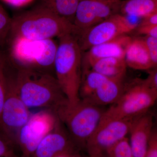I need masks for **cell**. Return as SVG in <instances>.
<instances>
[{
	"mask_svg": "<svg viewBox=\"0 0 157 157\" xmlns=\"http://www.w3.org/2000/svg\"><path fill=\"white\" fill-rule=\"evenodd\" d=\"M124 79L107 78L91 97L84 101L101 107L112 105L122 94L125 84Z\"/></svg>",
	"mask_w": 157,
	"mask_h": 157,
	"instance_id": "obj_16",
	"label": "cell"
},
{
	"mask_svg": "<svg viewBox=\"0 0 157 157\" xmlns=\"http://www.w3.org/2000/svg\"><path fill=\"white\" fill-rule=\"evenodd\" d=\"M105 110L101 106L80 100L73 105H70L68 102L55 113L79 148L85 147L88 140L100 123Z\"/></svg>",
	"mask_w": 157,
	"mask_h": 157,
	"instance_id": "obj_5",
	"label": "cell"
},
{
	"mask_svg": "<svg viewBox=\"0 0 157 157\" xmlns=\"http://www.w3.org/2000/svg\"><path fill=\"white\" fill-rule=\"evenodd\" d=\"M157 99V90L149 87L144 79L136 78L125 83L120 98L105 109L100 122L132 119L149 111Z\"/></svg>",
	"mask_w": 157,
	"mask_h": 157,
	"instance_id": "obj_6",
	"label": "cell"
},
{
	"mask_svg": "<svg viewBox=\"0 0 157 157\" xmlns=\"http://www.w3.org/2000/svg\"><path fill=\"white\" fill-rule=\"evenodd\" d=\"M13 65L17 90L29 108L43 107L55 113L68 103L55 76L52 73Z\"/></svg>",
	"mask_w": 157,
	"mask_h": 157,
	"instance_id": "obj_1",
	"label": "cell"
},
{
	"mask_svg": "<svg viewBox=\"0 0 157 157\" xmlns=\"http://www.w3.org/2000/svg\"><path fill=\"white\" fill-rule=\"evenodd\" d=\"M6 90V59L2 52H0V130L1 118Z\"/></svg>",
	"mask_w": 157,
	"mask_h": 157,
	"instance_id": "obj_22",
	"label": "cell"
},
{
	"mask_svg": "<svg viewBox=\"0 0 157 157\" xmlns=\"http://www.w3.org/2000/svg\"><path fill=\"white\" fill-rule=\"evenodd\" d=\"M71 157H82L79 156L78 154H76V155H74L73 156Z\"/></svg>",
	"mask_w": 157,
	"mask_h": 157,
	"instance_id": "obj_31",
	"label": "cell"
},
{
	"mask_svg": "<svg viewBox=\"0 0 157 157\" xmlns=\"http://www.w3.org/2000/svg\"><path fill=\"white\" fill-rule=\"evenodd\" d=\"M89 157H106L104 155H89Z\"/></svg>",
	"mask_w": 157,
	"mask_h": 157,
	"instance_id": "obj_30",
	"label": "cell"
},
{
	"mask_svg": "<svg viewBox=\"0 0 157 157\" xmlns=\"http://www.w3.org/2000/svg\"><path fill=\"white\" fill-rule=\"evenodd\" d=\"M127 67L124 59L110 57L96 61L90 66V70L107 78L124 79L126 74Z\"/></svg>",
	"mask_w": 157,
	"mask_h": 157,
	"instance_id": "obj_17",
	"label": "cell"
},
{
	"mask_svg": "<svg viewBox=\"0 0 157 157\" xmlns=\"http://www.w3.org/2000/svg\"><path fill=\"white\" fill-rule=\"evenodd\" d=\"M59 157H67V156H60Z\"/></svg>",
	"mask_w": 157,
	"mask_h": 157,
	"instance_id": "obj_32",
	"label": "cell"
},
{
	"mask_svg": "<svg viewBox=\"0 0 157 157\" xmlns=\"http://www.w3.org/2000/svg\"><path fill=\"white\" fill-rule=\"evenodd\" d=\"M31 114L17 90L15 67L6 61V90L1 115V130L15 143L17 132L27 122Z\"/></svg>",
	"mask_w": 157,
	"mask_h": 157,
	"instance_id": "obj_7",
	"label": "cell"
},
{
	"mask_svg": "<svg viewBox=\"0 0 157 157\" xmlns=\"http://www.w3.org/2000/svg\"><path fill=\"white\" fill-rule=\"evenodd\" d=\"M78 148L58 119L56 125L43 138L31 157H72Z\"/></svg>",
	"mask_w": 157,
	"mask_h": 157,
	"instance_id": "obj_12",
	"label": "cell"
},
{
	"mask_svg": "<svg viewBox=\"0 0 157 157\" xmlns=\"http://www.w3.org/2000/svg\"><path fill=\"white\" fill-rule=\"evenodd\" d=\"M58 44L53 39L35 41L23 38H9L6 47V59L17 67L32 68L51 73Z\"/></svg>",
	"mask_w": 157,
	"mask_h": 157,
	"instance_id": "obj_4",
	"label": "cell"
},
{
	"mask_svg": "<svg viewBox=\"0 0 157 157\" xmlns=\"http://www.w3.org/2000/svg\"><path fill=\"white\" fill-rule=\"evenodd\" d=\"M121 0H80L76 9L73 24L79 33L120 14Z\"/></svg>",
	"mask_w": 157,
	"mask_h": 157,
	"instance_id": "obj_11",
	"label": "cell"
},
{
	"mask_svg": "<svg viewBox=\"0 0 157 157\" xmlns=\"http://www.w3.org/2000/svg\"><path fill=\"white\" fill-rule=\"evenodd\" d=\"M80 0H39L37 5L44 7L73 24L77 6Z\"/></svg>",
	"mask_w": 157,
	"mask_h": 157,
	"instance_id": "obj_19",
	"label": "cell"
},
{
	"mask_svg": "<svg viewBox=\"0 0 157 157\" xmlns=\"http://www.w3.org/2000/svg\"><path fill=\"white\" fill-rule=\"evenodd\" d=\"M145 157H157V132L155 128L150 138Z\"/></svg>",
	"mask_w": 157,
	"mask_h": 157,
	"instance_id": "obj_25",
	"label": "cell"
},
{
	"mask_svg": "<svg viewBox=\"0 0 157 157\" xmlns=\"http://www.w3.org/2000/svg\"><path fill=\"white\" fill-rule=\"evenodd\" d=\"M157 25V12L143 17L139 25Z\"/></svg>",
	"mask_w": 157,
	"mask_h": 157,
	"instance_id": "obj_28",
	"label": "cell"
},
{
	"mask_svg": "<svg viewBox=\"0 0 157 157\" xmlns=\"http://www.w3.org/2000/svg\"><path fill=\"white\" fill-rule=\"evenodd\" d=\"M127 67L136 70H147L155 67L144 44L143 38H132L125 53Z\"/></svg>",
	"mask_w": 157,
	"mask_h": 157,
	"instance_id": "obj_15",
	"label": "cell"
},
{
	"mask_svg": "<svg viewBox=\"0 0 157 157\" xmlns=\"http://www.w3.org/2000/svg\"><path fill=\"white\" fill-rule=\"evenodd\" d=\"M157 12V0L122 1L120 14L143 18Z\"/></svg>",
	"mask_w": 157,
	"mask_h": 157,
	"instance_id": "obj_18",
	"label": "cell"
},
{
	"mask_svg": "<svg viewBox=\"0 0 157 157\" xmlns=\"http://www.w3.org/2000/svg\"><path fill=\"white\" fill-rule=\"evenodd\" d=\"M107 78L93 70L82 72L79 90L80 100H86L91 97Z\"/></svg>",
	"mask_w": 157,
	"mask_h": 157,
	"instance_id": "obj_20",
	"label": "cell"
},
{
	"mask_svg": "<svg viewBox=\"0 0 157 157\" xmlns=\"http://www.w3.org/2000/svg\"><path fill=\"white\" fill-rule=\"evenodd\" d=\"M7 4L14 7H22L29 5L33 0H3Z\"/></svg>",
	"mask_w": 157,
	"mask_h": 157,
	"instance_id": "obj_29",
	"label": "cell"
},
{
	"mask_svg": "<svg viewBox=\"0 0 157 157\" xmlns=\"http://www.w3.org/2000/svg\"><path fill=\"white\" fill-rule=\"evenodd\" d=\"M143 38L144 44L154 65L157 64V38L145 36Z\"/></svg>",
	"mask_w": 157,
	"mask_h": 157,
	"instance_id": "obj_24",
	"label": "cell"
},
{
	"mask_svg": "<svg viewBox=\"0 0 157 157\" xmlns=\"http://www.w3.org/2000/svg\"><path fill=\"white\" fill-rule=\"evenodd\" d=\"M133 119L110 120L100 122L86 144L89 155H104L114 144L126 137Z\"/></svg>",
	"mask_w": 157,
	"mask_h": 157,
	"instance_id": "obj_10",
	"label": "cell"
},
{
	"mask_svg": "<svg viewBox=\"0 0 157 157\" xmlns=\"http://www.w3.org/2000/svg\"><path fill=\"white\" fill-rule=\"evenodd\" d=\"M79 33L72 23L37 5L12 17L9 38L40 41Z\"/></svg>",
	"mask_w": 157,
	"mask_h": 157,
	"instance_id": "obj_2",
	"label": "cell"
},
{
	"mask_svg": "<svg viewBox=\"0 0 157 157\" xmlns=\"http://www.w3.org/2000/svg\"><path fill=\"white\" fill-rule=\"evenodd\" d=\"M14 141L0 130V157H18Z\"/></svg>",
	"mask_w": 157,
	"mask_h": 157,
	"instance_id": "obj_23",
	"label": "cell"
},
{
	"mask_svg": "<svg viewBox=\"0 0 157 157\" xmlns=\"http://www.w3.org/2000/svg\"><path fill=\"white\" fill-rule=\"evenodd\" d=\"M132 38L128 34L122 35L105 42L93 46L82 52V72L90 70L93 63L100 59L114 57L124 59L126 50Z\"/></svg>",
	"mask_w": 157,
	"mask_h": 157,
	"instance_id": "obj_13",
	"label": "cell"
},
{
	"mask_svg": "<svg viewBox=\"0 0 157 157\" xmlns=\"http://www.w3.org/2000/svg\"><path fill=\"white\" fill-rule=\"evenodd\" d=\"M58 39L54 62L55 77L68 103L73 105L80 100L82 52L75 35L67 34Z\"/></svg>",
	"mask_w": 157,
	"mask_h": 157,
	"instance_id": "obj_3",
	"label": "cell"
},
{
	"mask_svg": "<svg viewBox=\"0 0 157 157\" xmlns=\"http://www.w3.org/2000/svg\"><path fill=\"white\" fill-rule=\"evenodd\" d=\"M135 30L137 35L157 38V25H139Z\"/></svg>",
	"mask_w": 157,
	"mask_h": 157,
	"instance_id": "obj_26",
	"label": "cell"
},
{
	"mask_svg": "<svg viewBox=\"0 0 157 157\" xmlns=\"http://www.w3.org/2000/svg\"><path fill=\"white\" fill-rule=\"evenodd\" d=\"M132 32L123 15L117 14L76 36L82 52Z\"/></svg>",
	"mask_w": 157,
	"mask_h": 157,
	"instance_id": "obj_9",
	"label": "cell"
},
{
	"mask_svg": "<svg viewBox=\"0 0 157 157\" xmlns=\"http://www.w3.org/2000/svg\"><path fill=\"white\" fill-rule=\"evenodd\" d=\"M148 70V76L145 79H144V81L149 87L152 89L157 90V67L152 68Z\"/></svg>",
	"mask_w": 157,
	"mask_h": 157,
	"instance_id": "obj_27",
	"label": "cell"
},
{
	"mask_svg": "<svg viewBox=\"0 0 157 157\" xmlns=\"http://www.w3.org/2000/svg\"><path fill=\"white\" fill-rule=\"evenodd\" d=\"M12 17L0 3V52L5 49L11 31Z\"/></svg>",
	"mask_w": 157,
	"mask_h": 157,
	"instance_id": "obj_21",
	"label": "cell"
},
{
	"mask_svg": "<svg viewBox=\"0 0 157 157\" xmlns=\"http://www.w3.org/2000/svg\"><path fill=\"white\" fill-rule=\"evenodd\" d=\"M153 124V115L149 111L133 118L129 132L133 157H145Z\"/></svg>",
	"mask_w": 157,
	"mask_h": 157,
	"instance_id": "obj_14",
	"label": "cell"
},
{
	"mask_svg": "<svg viewBox=\"0 0 157 157\" xmlns=\"http://www.w3.org/2000/svg\"><path fill=\"white\" fill-rule=\"evenodd\" d=\"M58 118L50 109L31 114L27 122L17 132L15 143L23 157H31L42 139L56 125Z\"/></svg>",
	"mask_w": 157,
	"mask_h": 157,
	"instance_id": "obj_8",
	"label": "cell"
}]
</instances>
